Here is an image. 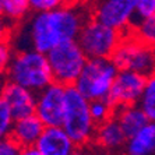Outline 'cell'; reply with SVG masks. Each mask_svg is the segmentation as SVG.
<instances>
[{"label": "cell", "mask_w": 155, "mask_h": 155, "mask_svg": "<svg viewBox=\"0 0 155 155\" xmlns=\"http://www.w3.org/2000/svg\"><path fill=\"white\" fill-rule=\"evenodd\" d=\"M61 126L78 148L94 143L98 124L91 116L90 101L77 90L76 85L66 87V108Z\"/></svg>", "instance_id": "3"}, {"label": "cell", "mask_w": 155, "mask_h": 155, "mask_svg": "<svg viewBox=\"0 0 155 155\" xmlns=\"http://www.w3.org/2000/svg\"><path fill=\"white\" fill-rule=\"evenodd\" d=\"M22 154H28V155H41L39 151H38V148L35 147V145H32V147H28V148H24L22 150Z\"/></svg>", "instance_id": "27"}, {"label": "cell", "mask_w": 155, "mask_h": 155, "mask_svg": "<svg viewBox=\"0 0 155 155\" xmlns=\"http://www.w3.org/2000/svg\"><path fill=\"white\" fill-rule=\"evenodd\" d=\"M6 77L34 92H39L54 81L48 54L34 48L15 52Z\"/></svg>", "instance_id": "2"}, {"label": "cell", "mask_w": 155, "mask_h": 155, "mask_svg": "<svg viewBox=\"0 0 155 155\" xmlns=\"http://www.w3.org/2000/svg\"><path fill=\"white\" fill-rule=\"evenodd\" d=\"M136 7L137 0H102L95 7L92 17L124 34L131 27Z\"/></svg>", "instance_id": "10"}, {"label": "cell", "mask_w": 155, "mask_h": 155, "mask_svg": "<svg viewBox=\"0 0 155 155\" xmlns=\"http://www.w3.org/2000/svg\"><path fill=\"white\" fill-rule=\"evenodd\" d=\"M22 154V147L18 144L11 134L0 138V155H18Z\"/></svg>", "instance_id": "23"}, {"label": "cell", "mask_w": 155, "mask_h": 155, "mask_svg": "<svg viewBox=\"0 0 155 155\" xmlns=\"http://www.w3.org/2000/svg\"><path fill=\"white\" fill-rule=\"evenodd\" d=\"M116 119L119 120L123 131L126 133L127 138L133 137L136 133H138L143 127L150 122L145 112L140 108V105H129V106H122V108L115 109Z\"/></svg>", "instance_id": "15"}, {"label": "cell", "mask_w": 155, "mask_h": 155, "mask_svg": "<svg viewBox=\"0 0 155 155\" xmlns=\"http://www.w3.org/2000/svg\"><path fill=\"white\" fill-rule=\"evenodd\" d=\"M66 108V85L53 81L36 92V116L45 126H61Z\"/></svg>", "instance_id": "9"}, {"label": "cell", "mask_w": 155, "mask_h": 155, "mask_svg": "<svg viewBox=\"0 0 155 155\" xmlns=\"http://www.w3.org/2000/svg\"><path fill=\"white\" fill-rule=\"evenodd\" d=\"M0 97L8 104L14 119H21L29 115H35L36 92L25 87L7 80L0 88Z\"/></svg>", "instance_id": "11"}, {"label": "cell", "mask_w": 155, "mask_h": 155, "mask_svg": "<svg viewBox=\"0 0 155 155\" xmlns=\"http://www.w3.org/2000/svg\"><path fill=\"white\" fill-rule=\"evenodd\" d=\"M14 122L15 119L8 104L4 101V98L0 97V138L11 134Z\"/></svg>", "instance_id": "21"}, {"label": "cell", "mask_w": 155, "mask_h": 155, "mask_svg": "<svg viewBox=\"0 0 155 155\" xmlns=\"http://www.w3.org/2000/svg\"><path fill=\"white\" fill-rule=\"evenodd\" d=\"M126 151L130 155H148L155 152V122L150 120L133 137L127 138Z\"/></svg>", "instance_id": "16"}, {"label": "cell", "mask_w": 155, "mask_h": 155, "mask_svg": "<svg viewBox=\"0 0 155 155\" xmlns=\"http://www.w3.org/2000/svg\"><path fill=\"white\" fill-rule=\"evenodd\" d=\"M117 71L110 58H91L74 85L88 101L108 99Z\"/></svg>", "instance_id": "4"}, {"label": "cell", "mask_w": 155, "mask_h": 155, "mask_svg": "<svg viewBox=\"0 0 155 155\" xmlns=\"http://www.w3.org/2000/svg\"><path fill=\"white\" fill-rule=\"evenodd\" d=\"M90 110L91 116L95 120L97 124L108 120L109 117H112L115 115V108L109 104L108 99H95V101H90Z\"/></svg>", "instance_id": "20"}, {"label": "cell", "mask_w": 155, "mask_h": 155, "mask_svg": "<svg viewBox=\"0 0 155 155\" xmlns=\"http://www.w3.org/2000/svg\"><path fill=\"white\" fill-rule=\"evenodd\" d=\"M130 32H133L140 41L150 46L155 48V18H136L131 22V27L129 29Z\"/></svg>", "instance_id": "18"}, {"label": "cell", "mask_w": 155, "mask_h": 155, "mask_svg": "<svg viewBox=\"0 0 155 155\" xmlns=\"http://www.w3.org/2000/svg\"><path fill=\"white\" fill-rule=\"evenodd\" d=\"M110 59L119 70H133L147 77L155 73V48L140 41L130 31L123 34Z\"/></svg>", "instance_id": "6"}, {"label": "cell", "mask_w": 155, "mask_h": 155, "mask_svg": "<svg viewBox=\"0 0 155 155\" xmlns=\"http://www.w3.org/2000/svg\"><path fill=\"white\" fill-rule=\"evenodd\" d=\"M155 15V0H137L136 7V18H148Z\"/></svg>", "instance_id": "25"}, {"label": "cell", "mask_w": 155, "mask_h": 155, "mask_svg": "<svg viewBox=\"0 0 155 155\" xmlns=\"http://www.w3.org/2000/svg\"><path fill=\"white\" fill-rule=\"evenodd\" d=\"M147 76L133 70H119L112 84L108 101L113 108L137 105L144 91Z\"/></svg>", "instance_id": "8"}, {"label": "cell", "mask_w": 155, "mask_h": 155, "mask_svg": "<svg viewBox=\"0 0 155 155\" xmlns=\"http://www.w3.org/2000/svg\"><path fill=\"white\" fill-rule=\"evenodd\" d=\"M13 56H14V51H13V45H11L10 39L0 42V77L7 74Z\"/></svg>", "instance_id": "22"}, {"label": "cell", "mask_w": 155, "mask_h": 155, "mask_svg": "<svg viewBox=\"0 0 155 155\" xmlns=\"http://www.w3.org/2000/svg\"><path fill=\"white\" fill-rule=\"evenodd\" d=\"M6 0H0V14H2V10H3V4Z\"/></svg>", "instance_id": "28"}, {"label": "cell", "mask_w": 155, "mask_h": 155, "mask_svg": "<svg viewBox=\"0 0 155 155\" xmlns=\"http://www.w3.org/2000/svg\"><path fill=\"white\" fill-rule=\"evenodd\" d=\"M122 38V31L106 25L92 17L84 22L83 28L77 36V42L83 48L88 59L112 58Z\"/></svg>", "instance_id": "7"}, {"label": "cell", "mask_w": 155, "mask_h": 155, "mask_svg": "<svg viewBox=\"0 0 155 155\" xmlns=\"http://www.w3.org/2000/svg\"><path fill=\"white\" fill-rule=\"evenodd\" d=\"M32 8H31L29 0H6L3 4L2 15L10 24L15 25L18 22H21L29 14Z\"/></svg>", "instance_id": "17"}, {"label": "cell", "mask_w": 155, "mask_h": 155, "mask_svg": "<svg viewBox=\"0 0 155 155\" xmlns=\"http://www.w3.org/2000/svg\"><path fill=\"white\" fill-rule=\"evenodd\" d=\"M11 25L10 22L0 14V42L8 41L11 38Z\"/></svg>", "instance_id": "26"}, {"label": "cell", "mask_w": 155, "mask_h": 155, "mask_svg": "<svg viewBox=\"0 0 155 155\" xmlns=\"http://www.w3.org/2000/svg\"><path fill=\"white\" fill-rule=\"evenodd\" d=\"M29 3H31L32 11L39 13V11H48L61 7L64 4L71 3V0H29Z\"/></svg>", "instance_id": "24"}, {"label": "cell", "mask_w": 155, "mask_h": 155, "mask_svg": "<svg viewBox=\"0 0 155 155\" xmlns=\"http://www.w3.org/2000/svg\"><path fill=\"white\" fill-rule=\"evenodd\" d=\"M154 18H155V15H154Z\"/></svg>", "instance_id": "29"}, {"label": "cell", "mask_w": 155, "mask_h": 155, "mask_svg": "<svg viewBox=\"0 0 155 155\" xmlns=\"http://www.w3.org/2000/svg\"><path fill=\"white\" fill-rule=\"evenodd\" d=\"M126 143L127 136L115 116L97 126L92 144L98 145L105 151H119L123 147H126Z\"/></svg>", "instance_id": "13"}, {"label": "cell", "mask_w": 155, "mask_h": 155, "mask_svg": "<svg viewBox=\"0 0 155 155\" xmlns=\"http://www.w3.org/2000/svg\"><path fill=\"white\" fill-rule=\"evenodd\" d=\"M35 147L41 155H71L80 150L63 126H46Z\"/></svg>", "instance_id": "12"}, {"label": "cell", "mask_w": 155, "mask_h": 155, "mask_svg": "<svg viewBox=\"0 0 155 155\" xmlns=\"http://www.w3.org/2000/svg\"><path fill=\"white\" fill-rule=\"evenodd\" d=\"M87 17L73 3L35 13L27 27L29 46L43 53L66 41L77 39Z\"/></svg>", "instance_id": "1"}, {"label": "cell", "mask_w": 155, "mask_h": 155, "mask_svg": "<svg viewBox=\"0 0 155 155\" xmlns=\"http://www.w3.org/2000/svg\"><path fill=\"white\" fill-rule=\"evenodd\" d=\"M45 127L46 126L35 113V115H29L21 119H15L13 130H11V136L18 141V144L24 150V148L32 147L36 144Z\"/></svg>", "instance_id": "14"}, {"label": "cell", "mask_w": 155, "mask_h": 155, "mask_svg": "<svg viewBox=\"0 0 155 155\" xmlns=\"http://www.w3.org/2000/svg\"><path fill=\"white\" fill-rule=\"evenodd\" d=\"M46 54L54 81L66 87L76 84L88 60V56L80 46L77 39L59 43Z\"/></svg>", "instance_id": "5"}, {"label": "cell", "mask_w": 155, "mask_h": 155, "mask_svg": "<svg viewBox=\"0 0 155 155\" xmlns=\"http://www.w3.org/2000/svg\"><path fill=\"white\" fill-rule=\"evenodd\" d=\"M138 105L148 116V119L155 122V73L147 77V83Z\"/></svg>", "instance_id": "19"}]
</instances>
